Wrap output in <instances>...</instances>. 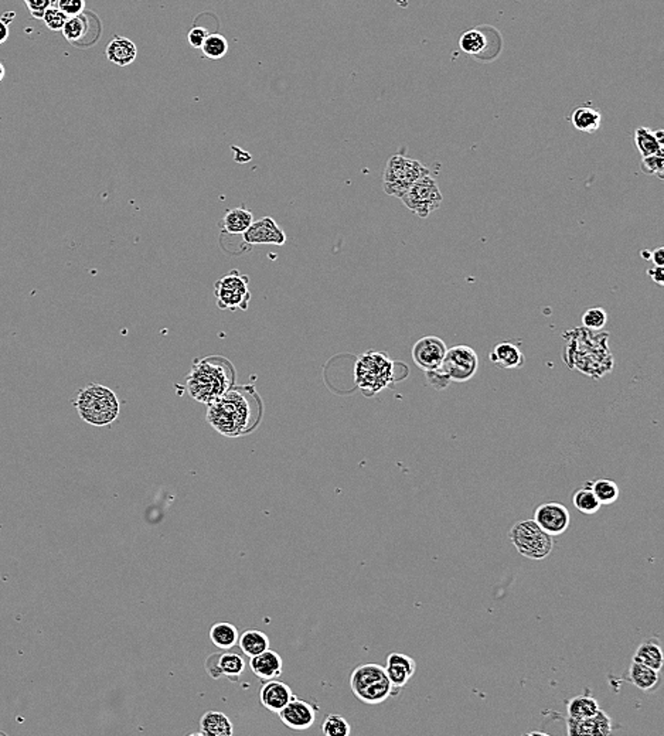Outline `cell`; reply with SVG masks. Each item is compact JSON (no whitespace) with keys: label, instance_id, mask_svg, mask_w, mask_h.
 Returning <instances> with one entry per match:
<instances>
[{"label":"cell","instance_id":"1","mask_svg":"<svg viewBox=\"0 0 664 736\" xmlns=\"http://www.w3.org/2000/svg\"><path fill=\"white\" fill-rule=\"evenodd\" d=\"M262 404L254 387L229 388L219 399L207 405L206 419L212 428L227 438H239L252 432L261 421Z\"/></svg>","mask_w":664,"mask_h":736},{"label":"cell","instance_id":"2","mask_svg":"<svg viewBox=\"0 0 664 736\" xmlns=\"http://www.w3.org/2000/svg\"><path fill=\"white\" fill-rule=\"evenodd\" d=\"M234 369L222 359H204L193 364L187 378L189 395L202 404H212L234 385Z\"/></svg>","mask_w":664,"mask_h":736},{"label":"cell","instance_id":"3","mask_svg":"<svg viewBox=\"0 0 664 736\" xmlns=\"http://www.w3.org/2000/svg\"><path fill=\"white\" fill-rule=\"evenodd\" d=\"M74 407L79 418L88 425L104 428L115 422L121 412L117 394L101 384H88L76 394Z\"/></svg>","mask_w":664,"mask_h":736},{"label":"cell","instance_id":"4","mask_svg":"<svg viewBox=\"0 0 664 736\" xmlns=\"http://www.w3.org/2000/svg\"><path fill=\"white\" fill-rule=\"evenodd\" d=\"M395 381L394 362L384 353L369 350L355 366V382L366 397H374Z\"/></svg>","mask_w":664,"mask_h":736},{"label":"cell","instance_id":"5","mask_svg":"<svg viewBox=\"0 0 664 736\" xmlns=\"http://www.w3.org/2000/svg\"><path fill=\"white\" fill-rule=\"evenodd\" d=\"M350 687L355 697L369 705L382 704L394 694L385 668L375 662L356 667L350 675Z\"/></svg>","mask_w":664,"mask_h":736},{"label":"cell","instance_id":"6","mask_svg":"<svg viewBox=\"0 0 664 736\" xmlns=\"http://www.w3.org/2000/svg\"><path fill=\"white\" fill-rule=\"evenodd\" d=\"M430 174V169L421 161L404 154L391 156L382 174V187L388 196L401 199L402 194L420 179Z\"/></svg>","mask_w":664,"mask_h":736},{"label":"cell","instance_id":"7","mask_svg":"<svg viewBox=\"0 0 664 736\" xmlns=\"http://www.w3.org/2000/svg\"><path fill=\"white\" fill-rule=\"evenodd\" d=\"M510 541L518 554L532 561L545 560L552 548L554 539L534 519H522L510 529Z\"/></svg>","mask_w":664,"mask_h":736},{"label":"cell","instance_id":"8","mask_svg":"<svg viewBox=\"0 0 664 736\" xmlns=\"http://www.w3.org/2000/svg\"><path fill=\"white\" fill-rule=\"evenodd\" d=\"M442 200L441 189L431 174L414 183L401 197L404 206L421 219H427L434 212L440 210Z\"/></svg>","mask_w":664,"mask_h":736},{"label":"cell","instance_id":"9","mask_svg":"<svg viewBox=\"0 0 664 736\" xmlns=\"http://www.w3.org/2000/svg\"><path fill=\"white\" fill-rule=\"evenodd\" d=\"M249 278L247 275H242L237 269L231 271L222 279L216 282V300L219 309L222 310H247L249 300H251V292L248 288Z\"/></svg>","mask_w":664,"mask_h":736},{"label":"cell","instance_id":"10","mask_svg":"<svg viewBox=\"0 0 664 736\" xmlns=\"http://www.w3.org/2000/svg\"><path fill=\"white\" fill-rule=\"evenodd\" d=\"M479 368V357L469 346L447 349L441 367L437 368L449 382H467Z\"/></svg>","mask_w":664,"mask_h":736},{"label":"cell","instance_id":"11","mask_svg":"<svg viewBox=\"0 0 664 736\" xmlns=\"http://www.w3.org/2000/svg\"><path fill=\"white\" fill-rule=\"evenodd\" d=\"M447 347L442 339L437 336H427L420 339L412 347V360L414 363L427 371H432L441 367Z\"/></svg>","mask_w":664,"mask_h":736},{"label":"cell","instance_id":"12","mask_svg":"<svg viewBox=\"0 0 664 736\" xmlns=\"http://www.w3.org/2000/svg\"><path fill=\"white\" fill-rule=\"evenodd\" d=\"M551 537L564 534L571 522L568 509L561 503H544L537 507L532 518Z\"/></svg>","mask_w":664,"mask_h":736},{"label":"cell","instance_id":"13","mask_svg":"<svg viewBox=\"0 0 664 736\" xmlns=\"http://www.w3.org/2000/svg\"><path fill=\"white\" fill-rule=\"evenodd\" d=\"M244 242L249 245H285L287 234L272 217L254 221L242 234Z\"/></svg>","mask_w":664,"mask_h":736},{"label":"cell","instance_id":"14","mask_svg":"<svg viewBox=\"0 0 664 736\" xmlns=\"http://www.w3.org/2000/svg\"><path fill=\"white\" fill-rule=\"evenodd\" d=\"M317 708L310 702L292 697L291 701L278 712L284 725L294 731H306L316 721Z\"/></svg>","mask_w":664,"mask_h":736},{"label":"cell","instance_id":"15","mask_svg":"<svg viewBox=\"0 0 664 736\" xmlns=\"http://www.w3.org/2000/svg\"><path fill=\"white\" fill-rule=\"evenodd\" d=\"M245 665V660L238 653H232L229 650L212 655L206 662L207 672L216 680L225 677L235 681L244 674Z\"/></svg>","mask_w":664,"mask_h":736},{"label":"cell","instance_id":"16","mask_svg":"<svg viewBox=\"0 0 664 736\" xmlns=\"http://www.w3.org/2000/svg\"><path fill=\"white\" fill-rule=\"evenodd\" d=\"M567 732L570 736H608L612 734V720L600 708L595 715L584 720L567 721Z\"/></svg>","mask_w":664,"mask_h":736},{"label":"cell","instance_id":"17","mask_svg":"<svg viewBox=\"0 0 664 736\" xmlns=\"http://www.w3.org/2000/svg\"><path fill=\"white\" fill-rule=\"evenodd\" d=\"M384 668L394 691H398L404 688L411 680V677L415 674L417 662L407 655L391 653L387 657V664Z\"/></svg>","mask_w":664,"mask_h":736},{"label":"cell","instance_id":"18","mask_svg":"<svg viewBox=\"0 0 664 736\" xmlns=\"http://www.w3.org/2000/svg\"><path fill=\"white\" fill-rule=\"evenodd\" d=\"M292 697L294 692L291 687L287 682L279 681L277 678L265 681L259 691V700L262 707L275 714H278L291 701Z\"/></svg>","mask_w":664,"mask_h":736},{"label":"cell","instance_id":"19","mask_svg":"<svg viewBox=\"0 0 664 736\" xmlns=\"http://www.w3.org/2000/svg\"><path fill=\"white\" fill-rule=\"evenodd\" d=\"M249 668L261 681H268L282 675L284 660L277 652L268 649L257 656L249 657Z\"/></svg>","mask_w":664,"mask_h":736},{"label":"cell","instance_id":"20","mask_svg":"<svg viewBox=\"0 0 664 736\" xmlns=\"http://www.w3.org/2000/svg\"><path fill=\"white\" fill-rule=\"evenodd\" d=\"M490 362L502 369H517L525 363L522 352L512 342L499 343L489 354Z\"/></svg>","mask_w":664,"mask_h":736},{"label":"cell","instance_id":"21","mask_svg":"<svg viewBox=\"0 0 664 736\" xmlns=\"http://www.w3.org/2000/svg\"><path fill=\"white\" fill-rule=\"evenodd\" d=\"M106 59L118 67H128L137 60L138 49L135 43L127 37L117 36L106 47Z\"/></svg>","mask_w":664,"mask_h":736},{"label":"cell","instance_id":"22","mask_svg":"<svg viewBox=\"0 0 664 736\" xmlns=\"http://www.w3.org/2000/svg\"><path fill=\"white\" fill-rule=\"evenodd\" d=\"M630 682L643 692H653L662 682L660 671L650 668L645 664L632 662L629 667Z\"/></svg>","mask_w":664,"mask_h":736},{"label":"cell","instance_id":"23","mask_svg":"<svg viewBox=\"0 0 664 736\" xmlns=\"http://www.w3.org/2000/svg\"><path fill=\"white\" fill-rule=\"evenodd\" d=\"M197 735L232 736L234 725L224 712L207 711L200 720V731Z\"/></svg>","mask_w":664,"mask_h":736},{"label":"cell","instance_id":"24","mask_svg":"<svg viewBox=\"0 0 664 736\" xmlns=\"http://www.w3.org/2000/svg\"><path fill=\"white\" fill-rule=\"evenodd\" d=\"M237 645L247 657H252L268 650L271 642L264 632L258 629H248L239 635Z\"/></svg>","mask_w":664,"mask_h":736},{"label":"cell","instance_id":"25","mask_svg":"<svg viewBox=\"0 0 664 736\" xmlns=\"http://www.w3.org/2000/svg\"><path fill=\"white\" fill-rule=\"evenodd\" d=\"M635 142L642 157L652 154H664L663 132H652L648 128H639L635 132Z\"/></svg>","mask_w":664,"mask_h":736},{"label":"cell","instance_id":"26","mask_svg":"<svg viewBox=\"0 0 664 736\" xmlns=\"http://www.w3.org/2000/svg\"><path fill=\"white\" fill-rule=\"evenodd\" d=\"M254 222V216L249 210L245 207H237L232 210H228L225 216L222 217V229L232 235H242L249 225Z\"/></svg>","mask_w":664,"mask_h":736},{"label":"cell","instance_id":"27","mask_svg":"<svg viewBox=\"0 0 664 736\" xmlns=\"http://www.w3.org/2000/svg\"><path fill=\"white\" fill-rule=\"evenodd\" d=\"M602 115L600 112L593 106H580L574 109L571 114V124L575 129L585 132V134H593L600 128Z\"/></svg>","mask_w":664,"mask_h":736},{"label":"cell","instance_id":"28","mask_svg":"<svg viewBox=\"0 0 664 736\" xmlns=\"http://www.w3.org/2000/svg\"><path fill=\"white\" fill-rule=\"evenodd\" d=\"M238 637V629L228 622L214 623L210 629V640L216 647L222 650H231L234 646H237Z\"/></svg>","mask_w":664,"mask_h":736},{"label":"cell","instance_id":"29","mask_svg":"<svg viewBox=\"0 0 664 736\" xmlns=\"http://www.w3.org/2000/svg\"><path fill=\"white\" fill-rule=\"evenodd\" d=\"M632 662H640L660 671L664 665L663 650L658 642L648 640L638 647Z\"/></svg>","mask_w":664,"mask_h":736},{"label":"cell","instance_id":"30","mask_svg":"<svg viewBox=\"0 0 664 736\" xmlns=\"http://www.w3.org/2000/svg\"><path fill=\"white\" fill-rule=\"evenodd\" d=\"M598 710H599V704L590 694H583V695L574 697L567 704L568 718H571V720L590 718L598 712Z\"/></svg>","mask_w":664,"mask_h":736},{"label":"cell","instance_id":"31","mask_svg":"<svg viewBox=\"0 0 664 736\" xmlns=\"http://www.w3.org/2000/svg\"><path fill=\"white\" fill-rule=\"evenodd\" d=\"M590 484L593 494L596 496L600 506H609L613 504L619 499V486L609 479H599L595 482H590Z\"/></svg>","mask_w":664,"mask_h":736},{"label":"cell","instance_id":"32","mask_svg":"<svg viewBox=\"0 0 664 736\" xmlns=\"http://www.w3.org/2000/svg\"><path fill=\"white\" fill-rule=\"evenodd\" d=\"M573 503H574L575 509L583 514H595L600 509V503L598 502V499L593 494L588 483L574 493Z\"/></svg>","mask_w":664,"mask_h":736},{"label":"cell","instance_id":"33","mask_svg":"<svg viewBox=\"0 0 664 736\" xmlns=\"http://www.w3.org/2000/svg\"><path fill=\"white\" fill-rule=\"evenodd\" d=\"M486 37L485 34L477 30V29H473V30H467L462 34L460 40H459V46L460 49L466 53V54H470V56H479L485 51L486 49Z\"/></svg>","mask_w":664,"mask_h":736},{"label":"cell","instance_id":"34","mask_svg":"<svg viewBox=\"0 0 664 736\" xmlns=\"http://www.w3.org/2000/svg\"><path fill=\"white\" fill-rule=\"evenodd\" d=\"M86 30H88L86 17L84 14H78V16H73V17L67 19L61 31L67 41L76 44L85 37Z\"/></svg>","mask_w":664,"mask_h":736},{"label":"cell","instance_id":"35","mask_svg":"<svg viewBox=\"0 0 664 736\" xmlns=\"http://www.w3.org/2000/svg\"><path fill=\"white\" fill-rule=\"evenodd\" d=\"M322 732L326 736H349L352 734V728L346 718L339 714H330L323 721Z\"/></svg>","mask_w":664,"mask_h":736},{"label":"cell","instance_id":"36","mask_svg":"<svg viewBox=\"0 0 664 736\" xmlns=\"http://www.w3.org/2000/svg\"><path fill=\"white\" fill-rule=\"evenodd\" d=\"M206 57L212 60H220L228 51V41L222 34H209L202 46Z\"/></svg>","mask_w":664,"mask_h":736},{"label":"cell","instance_id":"37","mask_svg":"<svg viewBox=\"0 0 664 736\" xmlns=\"http://www.w3.org/2000/svg\"><path fill=\"white\" fill-rule=\"evenodd\" d=\"M608 322V313L602 307H590L583 314V326L592 332H600Z\"/></svg>","mask_w":664,"mask_h":736},{"label":"cell","instance_id":"38","mask_svg":"<svg viewBox=\"0 0 664 736\" xmlns=\"http://www.w3.org/2000/svg\"><path fill=\"white\" fill-rule=\"evenodd\" d=\"M640 169L648 176H656L658 179H664V154H652L642 159Z\"/></svg>","mask_w":664,"mask_h":736},{"label":"cell","instance_id":"39","mask_svg":"<svg viewBox=\"0 0 664 736\" xmlns=\"http://www.w3.org/2000/svg\"><path fill=\"white\" fill-rule=\"evenodd\" d=\"M67 19H69V16H67V14H64V13H63L57 6H54V7H50V9L44 13V16H43V19H41V20L44 21L46 27H49L50 30H53V31H60V30H63V27H64V24H66V21H67Z\"/></svg>","mask_w":664,"mask_h":736},{"label":"cell","instance_id":"40","mask_svg":"<svg viewBox=\"0 0 664 736\" xmlns=\"http://www.w3.org/2000/svg\"><path fill=\"white\" fill-rule=\"evenodd\" d=\"M56 3H57V0H24V4L27 6L30 14L34 19H43L44 13L50 7H54Z\"/></svg>","mask_w":664,"mask_h":736},{"label":"cell","instance_id":"41","mask_svg":"<svg viewBox=\"0 0 664 736\" xmlns=\"http://www.w3.org/2000/svg\"><path fill=\"white\" fill-rule=\"evenodd\" d=\"M56 6L69 17L82 14L85 10V0H57Z\"/></svg>","mask_w":664,"mask_h":736},{"label":"cell","instance_id":"42","mask_svg":"<svg viewBox=\"0 0 664 736\" xmlns=\"http://www.w3.org/2000/svg\"><path fill=\"white\" fill-rule=\"evenodd\" d=\"M189 43L192 47L194 49H202L203 43L206 41V39L209 37V30L204 29V27H193L190 31H189Z\"/></svg>","mask_w":664,"mask_h":736},{"label":"cell","instance_id":"43","mask_svg":"<svg viewBox=\"0 0 664 736\" xmlns=\"http://www.w3.org/2000/svg\"><path fill=\"white\" fill-rule=\"evenodd\" d=\"M648 275L653 279V282L659 287H663L664 285V268L663 267H656L653 265V268H649L648 269Z\"/></svg>","mask_w":664,"mask_h":736},{"label":"cell","instance_id":"44","mask_svg":"<svg viewBox=\"0 0 664 736\" xmlns=\"http://www.w3.org/2000/svg\"><path fill=\"white\" fill-rule=\"evenodd\" d=\"M650 261H653V264H655L656 267H664L663 247H658L656 249L650 251Z\"/></svg>","mask_w":664,"mask_h":736},{"label":"cell","instance_id":"45","mask_svg":"<svg viewBox=\"0 0 664 736\" xmlns=\"http://www.w3.org/2000/svg\"><path fill=\"white\" fill-rule=\"evenodd\" d=\"M9 34H10L9 24L0 17V46L9 40Z\"/></svg>","mask_w":664,"mask_h":736},{"label":"cell","instance_id":"46","mask_svg":"<svg viewBox=\"0 0 664 736\" xmlns=\"http://www.w3.org/2000/svg\"><path fill=\"white\" fill-rule=\"evenodd\" d=\"M1 19L9 24V23L14 19V13H4V14L1 16Z\"/></svg>","mask_w":664,"mask_h":736},{"label":"cell","instance_id":"47","mask_svg":"<svg viewBox=\"0 0 664 736\" xmlns=\"http://www.w3.org/2000/svg\"><path fill=\"white\" fill-rule=\"evenodd\" d=\"M4 74H6V70H4V66H3V63L0 61V82L3 81V78H4Z\"/></svg>","mask_w":664,"mask_h":736},{"label":"cell","instance_id":"48","mask_svg":"<svg viewBox=\"0 0 664 736\" xmlns=\"http://www.w3.org/2000/svg\"><path fill=\"white\" fill-rule=\"evenodd\" d=\"M640 255H642L645 259L650 261V251H642V252H640Z\"/></svg>","mask_w":664,"mask_h":736}]
</instances>
